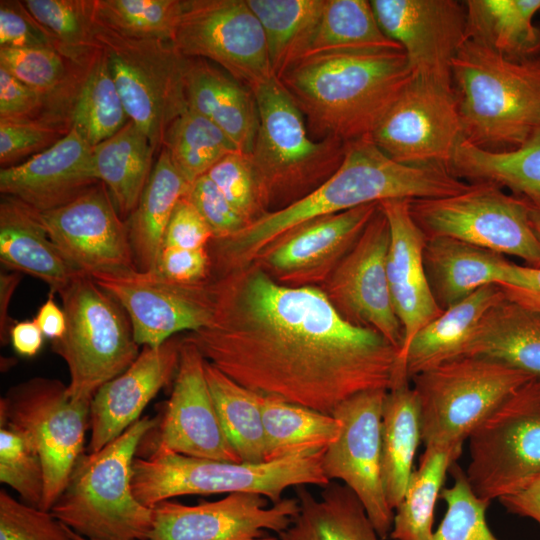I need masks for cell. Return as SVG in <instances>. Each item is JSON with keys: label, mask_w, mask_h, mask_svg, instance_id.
Wrapping results in <instances>:
<instances>
[{"label": "cell", "mask_w": 540, "mask_h": 540, "mask_svg": "<svg viewBox=\"0 0 540 540\" xmlns=\"http://www.w3.org/2000/svg\"><path fill=\"white\" fill-rule=\"evenodd\" d=\"M499 501L508 512L529 518L540 527V475Z\"/></svg>", "instance_id": "obj_58"}, {"label": "cell", "mask_w": 540, "mask_h": 540, "mask_svg": "<svg viewBox=\"0 0 540 540\" xmlns=\"http://www.w3.org/2000/svg\"><path fill=\"white\" fill-rule=\"evenodd\" d=\"M409 201L391 199L379 203L390 229L388 284L404 333L398 355V372L401 373H406L402 359L413 337L443 312L434 298L425 271L423 252L427 237L413 219Z\"/></svg>", "instance_id": "obj_24"}, {"label": "cell", "mask_w": 540, "mask_h": 540, "mask_svg": "<svg viewBox=\"0 0 540 540\" xmlns=\"http://www.w3.org/2000/svg\"><path fill=\"white\" fill-rule=\"evenodd\" d=\"M21 280L19 272L1 273L0 275V340L6 344L9 340L12 323L8 314L12 296Z\"/></svg>", "instance_id": "obj_61"}, {"label": "cell", "mask_w": 540, "mask_h": 540, "mask_svg": "<svg viewBox=\"0 0 540 540\" xmlns=\"http://www.w3.org/2000/svg\"><path fill=\"white\" fill-rule=\"evenodd\" d=\"M422 441L417 397L409 380L386 393L381 421V466L385 495L390 507L400 504L414 471L415 455Z\"/></svg>", "instance_id": "obj_34"}, {"label": "cell", "mask_w": 540, "mask_h": 540, "mask_svg": "<svg viewBox=\"0 0 540 540\" xmlns=\"http://www.w3.org/2000/svg\"><path fill=\"white\" fill-rule=\"evenodd\" d=\"M390 229L380 205L355 244L319 286L349 322L383 335L400 352L404 333L387 278Z\"/></svg>", "instance_id": "obj_18"}, {"label": "cell", "mask_w": 540, "mask_h": 540, "mask_svg": "<svg viewBox=\"0 0 540 540\" xmlns=\"http://www.w3.org/2000/svg\"><path fill=\"white\" fill-rule=\"evenodd\" d=\"M369 137L398 163L448 170L464 140L454 89L412 76Z\"/></svg>", "instance_id": "obj_14"}, {"label": "cell", "mask_w": 540, "mask_h": 540, "mask_svg": "<svg viewBox=\"0 0 540 540\" xmlns=\"http://www.w3.org/2000/svg\"><path fill=\"white\" fill-rule=\"evenodd\" d=\"M58 293L66 330L52 342V350L67 365L68 395L91 402L101 386L134 362L139 345L124 309L91 275L78 274Z\"/></svg>", "instance_id": "obj_8"}, {"label": "cell", "mask_w": 540, "mask_h": 540, "mask_svg": "<svg viewBox=\"0 0 540 540\" xmlns=\"http://www.w3.org/2000/svg\"><path fill=\"white\" fill-rule=\"evenodd\" d=\"M153 271L180 284H202L210 281L211 259L207 247L187 249L164 246Z\"/></svg>", "instance_id": "obj_54"}, {"label": "cell", "mask_w": 540, "mask_h": 540, "mask_svg": "<svg viewBox=\"0 0 540 540\" xmlns=\"http://www.w3.org/2000/svg\"><path fill=\"white\" fill-rule=\"evenodd\" d=\"M528 206L530 224L540 240V198H525Z\"/></svg>", "instance_id": "obj_62"}, {"label": "cell", "mask_w": 540, "mask_h": 540, "mask_svg": "<svg viewBox=\"0 0 540 540\" xmlns=\"http://www.w3.org/2000/svg\"><path fill=\"white\" fill-rule=\"evenodd\" d=\"M463 445L426 446L404 496L394 510L390 540H431L434 511L448 471Z\"/></svg>", "instance_id": "obj_39"}, {"label": "cell", "mask_w": 540, "mask_h": 540, "mask_svg": "<svg viewBox=\"0 0 540 540\" xmlns=\"http://www.w3.org/2000/svg\"><path fill=\"white\" fill-rule=\"evenodd\" d=\"M91 277L124 309L139 346L156 347L176 333L194 332L211 322V281L180 284L137 268L96 272Z\"/></svg>", "instance_id": "obj_17"}, {"label": "cell", "mask_w": 540, "mask_h": 540, "mask_svg": "<svg viewBox=\"0 0 540 540\" xmlns=\"http://www.w3.org/2000/svg\"><path fill=\"white\" fill-rule=\"evenodd\" d=\"M0 540H75L71 529L45 511L0 491Z\"/></svg>", "instance_id": "obj_51"}, {"label": "cell", "mask_w": 540, "mask_h": 540, "mask_svg": "<svg viewBox=\"0 0 540 540\" xmlns=\"http://www.w3.org/2000/svg\"><path fill=\"white\" fill-rule=\"evenodd\" d=\"M21 2L49 34L56 50L78 67L90 63L100 49L95 37L94 0Z\"/></svg>", "instance_id": "obj_43"}, {"label": "cell", "mask_w": 540, "mask_h": 540, "mask_svg": "<svg viewBox=\"0 0 540 540\" xmlns=\"http://www.w3.org/2000/svg\"><path fill=\"white\" fill-rule=\"evenodd\" d=\"M206 359L181 339L173 389L156 427L149 453H175L196 458L241 462L216 412L205 375ZM147 454V455H148Z\"/></svg>", "instance_id": "obj_21"}, {"label": "cell", "mask_w": 540, "mask_h": 540, "mask_svg": "<svg viewBox=\"0 0 540 540\" xmlns=\"http://www.w3.org/2000/svg\"><path fill=\"white\" fill-rule=\"evenodd\" d=\"M0 482L12 488L25 504L41 509L44 473L40 457L6 425H0Z\"/></svg>", "instance_id": "obj_47"}, {"label": "cell", "mask_w": 540, "mask_h": 540, "mask_svg": "<svg viewBox=\"0 0 540 540\" xmlns=\"http://www.w3.org/2000/svg\"><path fill=\"white\" fill-rule=\"evenodd\" d=\"M499 286L507 299L540 311V268L516 264L513 283Z\"/></svg>", "instance_id": "obj_57"}, {"label": "cell", "mask_w": 540, "mask_h": 540, "mask_svg": "<svg viewBox=\"0 0 540 540\" xmlns=\"http://www.w3.org/2000/svg\"><path fill=\"white\" fill-rule=\"evenodd\" d=\"M159 417H141L98 451L83 453L50 512L89 540H146L153 509L132 487L133 462Z\"/></svg>", "instance_id": "obj_5"}, {"label": "cell", "mask_w": 540, "mask_h": 540, "mask_svg": "<svg viewBox=\"0 0 540 540\" xmlns=\"http://www.w3.org/2000/svg\"><path fill=\"white\" fill-rule=\"evenodd\" d=\"M44 337L52 342L60 339L66 330V316L53 298L50 292L48 299L40 306L34 319Z\"/></svg>", "instance_id": "obj_60"}, {"label": "cell", "mask_w": 540, "mask_h": 540, "mask_svg": "<svg viewBox=\"0 0 540 540\" xmlns=\"http://www.w3.org/2000/svg\"><path fill=\"white\" fill-rule=\"evenodd\" d=\"M53 47L45 29L21 1L0 2V48ZM56 49V48H55Z\"/></svg>", "instance_id": "obj_53"}, {"label": "cell", "mask_w": 540, "mask_h": 540, "mask_svg": "<svg viewBox=\"0 0 540 540\" xmlns=\"http://www.w3.org/2000/svg\"><path fill=\"white\" fill-rule=\"evenodd\" d=\"M95 37L129 120L160 148L169 125L188 110V58L170 41L128 37L96 17Z\"/></svg>", "instance_id": "obj_10"}, {"label": "cell", "mask_w": 540, "mask_h": 540, "mask_svg": "<svg viewBox=\"0 0 540 540\" xmlns=\"http://www.w3.org/2000/svg\"><path fill=\"white\" fill-rule=\"evenodd\" d=\"M185 197L208 224L213 239L230 237L247 225L246 220L207 174L190 185Z\"/></svg>", "instance_id": "obj_52"}, {"label": "cell", "mask_w": 540, "mask_h": 540, "mask_svg": "<svg viewBox=\"0 0 540 540\" xmlns=\"http://www.w3.org/2000/svg\"><path fill=\"white\" fill-rule=\"evenodd\" d=\"M540 13V12H539Z\"/></svg>", "instance_id": "obj_64"}, {"label": "cell", "mask_w": 540, "mask_h": 540, "mask_svg": "<svg viewBox=\"0 0 540 540\" xmlns=\"http://www.w3.org/2000/svg\"><path fill=\"white\" fill-rule=\"evenodd\" d=\"M467 40L512 60L540 56V28L533 17L540 0H467Z\"/></svg>", "instance_id": "obj_36"}, {"label": "cell", "mask_w": 540, "mask_h": 540, "mask_svg": "<svg viewBox=\"0 0 540 540\" xmlns=\"http://www.w3.org/2000/svg\"><path fill=\"white\" fill-rule=\"evenodd\" d=\"M213 234L203 217L183 196L176 204L167 225L163 247L206 248Z\"/></svg>", "instance_id": "obj_55"}, {"label": "cell", "mask_w": 540, "mask_h": 540, "mask_svg": "<svg viewBox=\"0 0 540 540\" xmlns=\"http://www.w3.org/2000/svg\"><path fill=\"white\" fill-rule=\"evenodd\" d=\"M0 425L20 434L43 466L42 510L50 511L63 492L90 429V402L73 400L57 379L34 377L0 399Z\"/></svg>", "instance_id": "obj_11"}, {"label": "cell", "mask_w": 540, "mask_h": 540, "mask_svg": "<svg viewBox=\"0 0 540 540\" xmlns=\"http://www.w3.org/2000/svg\"><path fill=\"white\" fill-rule=\"evenodd\" d=\"M324 451L301 453L261 463L230 462L154 452L136 457L132 487L145 506L185 495L256 493L276 503L290 487L325 486Z\"/></svg>", "instance_id": "obj_7"}, {"label": "cell", "mask_w": 540, "mask_h": 540, "mask_svg": "<svg viewBox=\"0 0 540 540\" xmlns=\"http://www.w3.org/2000/svg\"><path fill=\"white\" fill-rule=\"evenodd\" d=\"M464 140L494 152L517 149L540 128V56L512 60L466 40L452 62Z\"/></svg>", "instance_id": "obj_4"}, {"label": "cell", "mask_w": 540, "mask_h": 540, "mask_svg": "<svg viewBox=\"0 0 540 540\" xmlns=\"http://www.w3.org/2000/svg\"><path fill=\"white\" fill-rule=\"evenodd\" d=\"M172 43L183 56L208 60L251 90L275 77L263 27L247 0H185Z\"/></svg>", "instance_id": "obj_15"}, {"label": "cell", "mask_w": 540, "mask_h": 540, "mask_svg": "<svg viewBox=\"0 0 540 540\" xmlns=\"http://www.w3.org/2000/svg\"><path fill=\"white\" fill-rule=\"evenodd\" d=\"M450 471L454 481L440 495L446 504L445 514L431 540H499L486 520L490 503L476 496L456 463Z\"/></svg>", "instance_id": "obj_46"}, {"label": "cell", "mask_w": 540, "mask_h": 540, "mask_svg": "<svg viewBox=\"0 0 540 540\" xmlns=\"http://www.w3.org/2000/svg\"><path fill=\"white\" fill-rule=\"evenodd\" d=\"M409 207L427 238H454L540 268V240L523 197L494 184L472 183L456 195L410 200Z\"/></svg>", "instance_id": "obj_13"}, {"label": "cell", "mask_w": 540, "mask_h": 540, "mask_svg": "<svg viewBox=\"0 0 540 540\" xmlns=\"http://www.w3.org/2000/svg\"><path fill=\"white\" fill-rule=\"evenodd\" d=\"M534 378L482 357L463 356L414 376L426 446L463 445L512 392Z\"/></svg>", "instance_id": "obj_9"}, {"label": "cell", "mask_w": 540, "mask_h": 540, "mask_svg": "<svg viewBox=\"0 0 540 540\" xmlns=\"http://www.w3.org/2000/svg\"><path fill=\"white\" fill-rule=\"evenodd\" d=\"M384 34L406 55L413 76L453 88L452 62L467 40L466 10L454 0H372Z\"/></svg>", "instance_id": "obj_20"}, {"label": "cell", "mask_w": 540, "mask_h": 540, "mask_svg": "<svg viewBox=\"0 0 540 540\" xmlns=\"http://www.w3.org/2000/svg\"><path fill=\"white\" fill-rule=\"evenodd\" d=\"M413 74L402 50L316 56L278 78L315 140L369 137Z\"/></svg>", "instance_id": "obj_3"}, {"label": "cell", "mask_w": 540, "mask_h": 540, "mask_svg": "<svg viewBox=\"0 0 540 540\" xmlns=\"http://www.w3.org/2000/svg\"><path fill=\"white\" fill-rule=\"evenodd\" d=\"M210 286L211 322L184 338L243 387L330 415L358 393L391 388L399 350L347 321L319 286L280 283L256 262Z\"/></svg>", "instance_id": "obj_1"}, {"label": "cell", "mask_w": 540, "mask_h": 540, "mask_svg": "<svg viewBox=\"0 0 540 540\" xmlns=\"http://www.w3.org/2000/svg\"><path fill=\"white\" fill-rule=\"evenodd\" d=\"M387 391L361 392L336 407L332 415L341 424L340 433L322 458L327 479L340 480L353 491L382 540L389 537L394 518L381 466V421Z\"/></svg>", "instance_id": "obj_16"}, {"label": "cell", "mask_w": 540, "mask_h": 540, "mask_svg": "<svg viewBox=\"0 0 540 540\" xmlns=\"http://www.w3.org/2000/svg\"><path fill=\"white\" fill-rule=\"evenodd\" d=\"M162 147L190 185L225 156L239 151L215 124L190 109L169 125Z\"/></svg>", "instance_id": "obj_42"}, {"label": "cell", "mask_w": 540, "mask_h": 540, "mask_svg": "<svg viewBox=\"0 0 540 540\" xmlns=\"http://www.w3.org/2000/svg\"><path fill=\"white\" fill-rule=\"evenodd\" d=\"M207 175L247 224L268 213L249 154L234 151L215 164Z\"/></svg>", "instance_id": "obj_49"}, {"label": "cell", "mask_w": 540, "mask_h": 540, "mask_svg": "<svg viewBox=\"0 0 540 540\" xmlns=\"http://www.w3.org/2000/svg\"><path fill=\"white\" fill-rule=\"evenodd\" d=\"M205 375L222 428L240 460L264 462L260 395L238 384L207 360Z\"/></svg>", "instance_id": "obj_40"}, {"label": "cell", "mask_w": 540, "mask_h": 540, "mask_svg": "<svg viewBox=\"0 0 540 540\" xmlns=\"http://www.w3.org/2000/svg\"><path fill=\"white\" fill-rule=\"evenodd\" d=\"M39 216L51 240L79 271L91 275L136 268L127 225L102 182Z\"/></svg>", "instance_id": "obj_22"}, {"label": "cell", "mask_w": 540, "mask_h": 540, "mask_svg": "<svg viewBox=\"0 0 540 540\" xmlns=\"http://www.w3.org/2000/svg\"><path fill=\"white\" fill-rule=\"evenodd\" d=\"M70 130L53 117L0 119V163L2 168L38 154L59 141Z\"/></svg>", "instance_id": "obj_50"}, {"label": "cell", "mask_w": 540, "mask_h": 540, "mask_svg": "<svg viewBox=\"0 0 540 540\" xmlns=\"http://www.w3.org/2000/svg\"><path fill=\"white\" fill-rule=\"evenodd\" d=\"M423 260L434 298L444 311L487 285H511L516 263L450 237L427 238Z\"/></svg>", "instance_id": "obj_27"}, {"label": "cell", "mask_w": 540, "mask_h": 540, "mask_svg": "<svg viewBox=\"0 0 540 540\" xmlns=\"http://www.w3.org/2000/svg\"><path fill=\"white\" fill-rule=\"evenodd\" d=\"M189 188L190 184L162 147L139 202L126 222L137 269L154 270L174 208Z\"/></svg>", "instance_id": "obj_35"}, {"label": "cell", "mask_w": 540, "mask_h": 540, "mask_svg": "<svg viewBox=\"0 0 540 540\" xmlns=\"http://www.w3.org/2000/svg\"><path fill=\"white\" fill-rule=\"evenodd\" d=\"M43 337L34 320H25L12 325L9 339L16 353L24 357H33L40 351Z\"/></svg>", "instance_id": "obj_59"}, {"label": "cell", "mask_w": 540, "mask_h": 540, "mask_svg": "<svg viewBox=\"0 0 540 540\" xmlns=\"http://www.w3.org/2000/svg\"><path fill=\"white\" fill-rule=\"evenodd\" d=\"M256 493L236 492L216 501L186 505L170 500L152 507L146 540H279L299 512L297 498L268 505Z\"/></svg>", "instance_id": "obj_19"}, {"label": "cell", "mask_w": 540, "mask_h": 540, "mask_svg": "<svg viewBox=\"0 0 540 540\" xmlns=\"http://www.w3.org/2000/svg\"><path fill=\"white\" fill-rule=\"evenodd\" d=\"M92 146L73 128L48 149L0 170V192L46 212L73 201L100 182Z\"/></svg>", "instance_id": "obj_26"}, {"label": "cell", "mask_w": 540, "mask_h": 540, "mask_svg": "<svg viewBox=\"0 0 540 540\" xmlns=\"http://www.w3.org/2000/svg\"><path fill=\"white\" fill-rule=\"evenodd\" d=\"M185 85L188 109L215 124L239 151L250 154L259 128L252 90L201 58H188Z\"/></svg>", "instance_id": "obj_28"}, {"label": "cell", "mask_w": 540, "mask_h": 540, "mask_svg": "<svg viewBox=\"0 0 540 540\" xmlns=\"http://www.w3.org/2000/svg\"><path fill=\"white\" fill-rule=\"evenodd\" d=\"M260 403L265 461L324 451L339 436L341 424L333 415L275 397L260 395Z\"/></svg>", "instance_id": "obj_38"}, {"label": "cell", "mask_w": 540, "mask_h": 540, "mask_svg": "<svg viewBox=\"0 0 540 540\" xmlns=\"http://www.w3.org/2000/svg\"><path fill=\"white\" fill-rule=\"evenodd\" d=\"M379 203L306 221L265 248L254 262L280 283L321 285L355 244Z\"/></svg>", "instance_id": "obj_23"}, {"label": "cell", "mask_w": 540, "mask_h": 540, "mask_svg": "<svg viewBox=\"0 0 540 540\" xmlns=\"http://www.w3.org/2000/svg\"><path fill=\"white\" fill-rule=\"evenodd\" d=\"M464 356L487 358L540 378V311L504 297L483 314Z\"/></svg>", "instance_id": "obj_30"}, {"label": "cell", "mask_w": 540, "mask_h": 540, "mask_svg": "<svg viewBox=\"0 0 540 540\" xmlns=\"http://www.w3.org/2000/svg\"><path fill=\"white\" fill-rule=\"evenodd\" d=\"M465 476L491 502L540 475V378L512 392L471 433Z\"/></svg>", "instance_id": "obj_12"}, {"label": "cell", "mask_w": 540, "mask_h": 540, "mask_svg": "<svg viewBox=\"0 0 540 540\" xmlns=\"http://www.w3.org/2000/svg\"><path fill=\"white\" fill-rule=\"evenodd\" d=\"M504 297L499 285L484 286L422 327L402 359L408 378L463 357L483 314Z\"/></svg>", "instance_id": "obj_31"}, {"label": "cell", "mask_w": 540, "mask_h": 540, "mask_svg": "<svg viewBox=\"0 0 540 540\" xmlns=\"http://www.w3.org/2000/svg\"><path fill=\"white\" fill-rule=\"evenodd\" d=\"M299 512L279 540H382L362 503L346 485L330 482L316 498L295 487Z\"/></svg>", "instance_id": "obj_33"}, {"label": "cell", "mask_w": 540, "mask_h": 540, "mask_svg": "<svg viewBox=\"0 0 540 540\" xmlns=\"http://www.w3.org/2000/svg\"><path fill=\"white\" fill-rule=\"evenodd\" d=\"M68 62L72 63L53 47L0 48V67L46 100L68 81Z\"/></svg>", "instance_id": "obj_48"}, {"label": "cell", "mask_w": 540, "mask_h": 540, "mask_svg": "<svg viewBox=\"0 0 540 540\" xmlns=\"http://www.w3.org/2000/svg\"><path fill=\"white\" fill-rule=\"evenodd\" d=\"M261 23L271 67L278 79L314 25L324 0H247Z\"/></svg>", "instance_id": "obj_44"}, {"label": "cell", "mask_w": 540, "mask_h": 540, "mask_svg": "<svg viewBox=\"0 0 540 540\" xmlns=\"http://www.w3.org/2000/svg\"><path fill=\"white\" fill-rule=\"evenodd\" d=\"M71 533H72L73 537L75 538V540H89V539H86V538L82 537L81 535L75 533L73 530H71Z\"/></svg>", "instance_id": "obj_63"}, {"label": "cell", "mask_w": 540, "mask_h": 540, "mask_svg": "<svg viewBox=\"0 0 540 540\" xmlns=\"http://www.w3.org/2000/svg\"><path fill=\"white\" fill-rule=\"evenodd\" d=\"M181 340L144 346L134 362L99 388L90 402L89 452L98 451L140 419L145 407L175 378Z\"/></svg>", "instance_id": "obj_25"}, {"label": "cell", "mask_w": 540, "mask_h": 540, "mask_svg": "<svg viewBox=\"0 0 540 540\" xmlns=\"http://www.w3.org/2000/svg\"><path fill=\"white\" fill-rule=\"evenodd\" d=\"M259 128L249 154L267 212L305 197L341 165L346 143L313 139L303 114L274 77L252 90Z\"/></svg>", "instance_id": "obj_6"}, {"label": "cell", "mask_w": 540, "mask_h": 540, "mask_svg": "<svg viewBox=\"0 0 540 540\" xmlns=\"http://www.w3.org/2000/svg\"><path fill=\"white\" fill-rule=\"evenodd\" d=\"M128 121L106 56L99 49L86 67L74 95L70 128L94 147L117 133Z\"/></svg>", "instance_id": "obj_41"}, {"label": "cell", "mask_w": 540, "mask_h": 540, "mask_svg": "<svg viewBox=\"0 0 540 540\" xmlns=\"http://www.w3.org/2000/svg\"><path fill=\"white\" fill-rule=\"evenodd\" d=\"M402 50L380 28L370 1L324 0L290 66L316 56Z\"/></svg>", "instance_id": "obj_32"}, {"label": "cell", "mask_w": 540, "mask_h": 540, "mask_svg": "<svg viewBox=\"0 0 540 540\" xmlns=\"http://www.w3.org/2000/svg\"><path fill=\"white\" fill-rule=\"evenodd\" d=\"M95 17L118 33L172 42L185 0H94Z\"/></svg>", "instance_id": "obj_45"}, {"label": "cell", "mask_w": 540, "mask_h": 540, "mask_svg": "<svg viewBox=\"0 0 540 540\" xmlns=\"http://www.w3.org/2000/svg\"><path fill=\"white\" fill-rule=\"evenodd\" d=\"M155 151L147 135L132 121L92 148L95 175L122 219L129 217L139 202Z\"/></svg>", "instance_id": "obj_37"}, {"label": "cell", "mask_w": 540, "mask_h": 540, "mask_svg": "<svg viewBox=\"0 0 540 540\" xmlns=\"http://www.w3.org/2000/svg\"><path fill=\"white\" fill-rule=\"evenodd\" d=\"M0 260L13 271L42 280L53 293L82 273L51 240L39 212L6 195L0 202Z\"/></svg>", "instance_id": "obj_29"}, {"label": "cell", "mask_w": 540, "mask_h": 540, "mask_svg": "<svg viewBox=\"0 0 540 540\" xmlns=\"http://www.w3.org/2000/svg\"><path fill=\"white\" fill-rule=\"evenodd\" d=\"M438 166H410L386 156L370 139L347 142L339 168L305 197L268 212L236 234L207 246L218 276L253 263L273 241L294 227L322 216L391 199H433L471 187Z\"/></svg>", "instance_id": "obj_2"}, {"label": "cell", "mask_w": 540, "mask_h": 540, "mask_svg": "<svg viewBox=\"0 0 540 540\" xmlns=\"http://www.w3.org/2000/svg\"><path fill=\"white\" fill-rule=\"evenodd\" d=\"M45 98L0 67V119L34 118Z\"/></svg>", "instance_id": "obj_56"}]
</instances>
